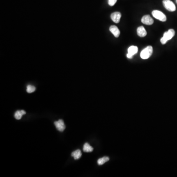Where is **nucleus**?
I'll list each match as a JSON object with an SVG mask.
<instances>
[{
    "mask_svg": "<svg viewBox=\"0 0 177 177\" xmlns=\"http://www.w3.org/2000/svg\"><path fill=\"white\" fill-rule=\"evenodd\" d=\"M175 34V31L173 29H170L166 31L163 34V37L161 38V43L162 44H165L168 40L172 39Z\"/></svg>",
    "mask_w": 177,
    "mask_h": 177,
    "instance_id": "1",
    "label": "nucleus"
},
{
    "mask_svg": "<svg viewBox=\"0 0 177 177\" xmlns=\"http://www.w3.org/2000/svg\"><path fill=\"white\" fill-rule=\"evenodd\" d=\"M153 48L152 46H148L143 50L140 53L141 58L143 59H147L152 55Z\"/></svg>",
    "mask_w": 177,
    "mask_h": 177,
    "instance_id": "2",
    "label": "nucleus"
},
{
    "mask_svg": "<svg viewBox=\"0 0 177 177\" xmlns=\"http://www.w3.org/2000/svg\"><path fill=\"white\" fill-rule=\"evenodd\" d=\"M152 15L155 18L162 22L166 21V16L164 13L159 10H154L152 12Z\"/></svg>",
    "mask_w": 177,
    "mask_h": 177,
    "instance_id": "3",
    "label": "nucleus"
},
{
    "mask_svg": "<svg viewBox=\"0 0 177 177\" xmlns=\"http://www.w3.org/2000/svg\"><path fill=\"white\" fill-rule=\"evenodd\" d=\"M163 4L165 8L169 12H174L176 10V6L173 2L170 0H163Z\"/></svg>",
    "mask_w": 177,
    "mask_h": 177,
    "instance_id": "4",
    "label": "nucleus"
},
{
    "mask_svg": "<svg viewBox=\"0 0 177 177\" xmlns=\"http://www.w3.org/2000/svg\"><path fill=\"white\" fill-rule=\"evenodd\" d=\"M138 47L135 46H131L128 49V53L126 56L129 59L133 58V55L137 53Z\"/></svg>",
    "mask_w": 177,
    "mask_h": 177,
    "instance_id": "5",
    "label": "nucleus"
},
{
    "mask_svg": "<svg viewBox=\"0 0 177 177\" xmlns=\"http://www.w3.org/2000/svg\"><path fill=\"white\" fill-rule=\"evenodd\" d=\"M54 124L56 126L57 129H58V131L61 132H63L66 128L65 123L62 120H59V121H56L54 122Z\"/></svg>",
    "mask_w": 177,
    "mask_h": 177,
    "instance_id": "6",
    "label": "nucleus"
},
{
    "mask_svg": "<svg viewBox=\"0 0 177 177\" xmlns=\"http://www.w3.org/2000/svg\"><path fill=\"white\" fill-rule=\"evenodd\" d=\"M141 22L147 25H151L154 23L153 19L149 15H145L143 17Z\"/></svg>",
    "mask_w": 177,
    "mask_h": 177,
    "instance_id": "7",
    "label": "nucleus"
},
{
    "mask_svg": "<svg viewBox=\"0 0 177 177\" xmlns=\"http://www.w3.org/2000/svg\"><path fill=\"white\" fill-rule=\"evenodd\" d=\"M121 13L119 12H115L111 14V18L115 23H118L121 19Z\"/></svg>",
    "mask_w": 177,
    "mask_h": 177,
    "instance_id": "8",
    "label": "nucleus"
},
{
    "mask_svg": "<svg viewBox=\"0 0 177 177\" xmlns=\"http://www.w3.org/2000/svg\"><path fill=\"white\" fill-rule=\"evenodd\" d=\"M109 30L113 35L115 37L118 38L119 37L120 35V31L117 27L114 25H112L110 27Z\"/></svg>",
    "mask_w": 177,
    "mask_h": 177,
    "instance_id": "9",
    "label": "nucleus"
},
{
    "mask_svg": "<svg viewBox=\"0 0 177 177\" xmlns=\"http://www.w3.org/2000/svg\"><path fill=\"white\" fill-rule=\"evenodd\" d=\"M137 35L140 37H144L147 35V31L143 26H140L138 27L137 30Z\"/></svg>",
    "mask_w": 177,
    "mask_h": 177,
    "instance_id": "10",
    "label": "nucleus"
},
{
    "mask_svg": "<svg viewBox=\"0 0 177 177\" xmlns=\"http://www.w3.org/2000/svg\"><path fill=\"white\" fill-rule=\"evenodd\" d=\"M81 156H82V153L80 150H77L71 153V156L74 157L75 160L79 159L81 157Z\"/></svg>",
    "mask_w": 177,
    "mask_h": 177,
    "instance_id": "11",
    "label": "nucleus"
},
{
    "mask_svg": "<svg viewBox=\"0 0 177 177\" xmlns=\"http://www.w3.org/2000/svg\"><path fill=\"white\" fill-rule=\"evenodd\" d=\"M26 112L24 110L17 111L14 114V117L17 120H20L21 119L23 115L26 114Z\"/></svg>",
    "mask_w": 177,
    "mask_h": 177,
    "instance_id": "12",
    "label": "nucleus"
},
{
    "mask_svg": "<svg viewBox=\"0 0 177 177\" xmlns=\"http://www.w3.org/2000/svg\"><path fill=\"white\" fill-rule=\"evenodd\" d=\"M83 151L85 152H92L93 151V148L88 143H86L83 146Z\"/></svg>",
    "mask_w": 177,
    "mask_h": 177,
    "instance_id": "13",
    "label": "nucleus"
},
{
    "mask_svg": "<svg viewBox=\"0 0 177 177\" xmlns=\"http://www.w3.org/2000/svg\"><path fill=\"white\" fill-rule=\"evenodd\" d=\"M109 161V158L107 156H104L100 159H98V164L99 165H102L104 164L105 162H107Z\"/></svg>",
    "mask_w": 177,
    "mask_h": 177,
    "instance_id": "14",
    "label": "nucleus"
},
{
    "mask_svg": "<svg viewBox=\"0 0 177 177\" xmlns=\"http://www.w3.org/2000/svg\"><path fill=\"white\" fill-rule=\"evenodd\" d=\"M35 90H36V88H35V86H31V85H29L27 87V93H33V92L35 91Z\"/></svg>",
    "mask_w": 177,
    "mask_h": 177,
    "instance_id": "15",
    "label": "nucleus"
},
{
    "mask_svg": "<svg viewBox=\"0 0 177 177\" xmlns=\"http://www.w3.org/2000/svg\"><path fill=\"white\" fill-rule=\"evenodd\" d=\"M117 0H108V4L110 6H113L116 3Z\"/></svg>",
    "mask_w": 177,
    "mask_h": 177,
    "instance_id": "16",
    "label": "nucleus"
},
{
    "mask_svg": "<svg viewBox=\"0 0 177 177\" xmlns=\"http://www.w3.org/2000/svg\"></svg>",
    "mask_w": 177,
    "mask_h": 177,
    "instance_id": "17",
    "label": "nucleus"
}]
</instances>
